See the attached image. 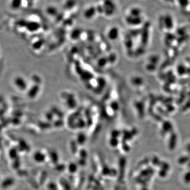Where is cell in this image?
<instances>
[{
  "instance_id": "cell-4",
  "label": "cell",
  "mask_w": 190,
  "mask_h": 190,
  "mask_svg": "<svg viewBox=\"0 0 190 190\" xmlns=\"http://www.w3.org/2000/svg\"><path fill=\"white\" fill-rule=\"evenodd\" d=\"M184 181L186 183H190V171L188 172L184 176Z\"/></svg>"
},
{
  "instance_id": "cell-1",
  "label": "cell",
  "mask_w": 190,
  "mask_h": 190,
  "mask_svg": "<svg viewBox=\"0 0 190 190\" xmlns=\"http://www.w3.org/2000/svg\"><path fill=\"white\" fill-rule=\"evenodd\" d=\"M177 142V135L175 133H172L171 134L169 141V149L171 151H173L175 148Z\"/></svg>"
},
{
  "instance_id": "cell-8",
  "label": "cell",
  "mask_w": 190,
  "mask_h": 190,
  "mask_svg": "<svg viewBox=\"0 0 190 190\" xmlns=\"http://www.w3.org/2000/svg\"><path fill=\"white\" fill-rule=\"evenodd\" d=\"M188 169H190V161L188 162Z\"/></svg>"
},
{
  "instance_id": "cell-5",
  "label": "cell",
  "mask_w": 190,
  "mask_h": 190,
  "mask_svg": "<svg viewBox=\"0 0 190 190\" xmlns=\"http://www.w3.org/2000/svg\"><path fill=\"white\" fill-rule=\"evenodd\" d=\"M162 169L166 170V171H169V168H170L169 165L168 164L166 163H163L162 164Z\"/></svg>"
},
{
  "instance_id": "cell-3",
  "label": "cell",
  "mask_w": 190,
  "mask_h": 190,
  "mask_svg": "<svg viewBox=\"0 0 190 190\" xmlns=\"http://www.w3.org/2000/svg\"><path fill=\"white\" fill-rule=\"evenodd\" d=\"M190 161V157L189 156H183L180 157L178 160V163L180 164H184L189 162Z\"/></svg>"
},
{
  "instance_id": "cell-7",
  "label": "cell",
  "mask_w": 190,
  "mask_h": 190,
  "mask_svg": "<svg viewBox=\"0 0 190 190\" xmlns=\"http://www.w3.org/2000/svg\"><path fill=\"white\" fill-rule=\"evenodd\" d=\"M186 149H187L188 151H190V144H188V145H187Z\"/></svg>"
},
{
  "instance_id": "cell-6",
  "label": "cell",
  "mask_w": 190,
  "mask_h": 190,
  "mask_svg": "<svg viewBox=\"0 0 190 190\" xmlns=\"http://www.w3.org/2000/svg\"><path fill=\"white\" fill-rule=\"evenodd\" d=\"M161 175L162 176H165L167 175V171H166V170H164V169H162L161 172Z\"/></svg>"
},
{
  "instance_id": "cell-2",
  "label": "cell",
  "mask_w": 190,
  "mask_h": 190,
  "mask_svg": "<svg viewBox=\"0 0 190 190\" xmlns=\"http://www.w3.org/2000/svg\"><path fill=\"white\" fill-rule=\"evenodd\" d=\"M163 129L164 132H170L173 129L172 125L170 122H166L163 124Z\"/></svg>"
}]
</instances>
